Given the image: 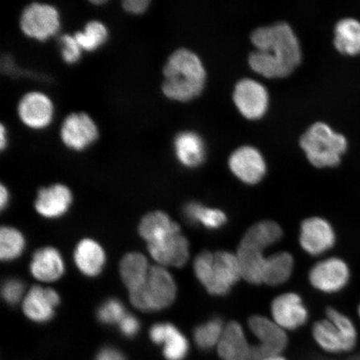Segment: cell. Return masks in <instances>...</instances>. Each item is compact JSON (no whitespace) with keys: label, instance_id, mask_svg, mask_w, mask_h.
Instances as JSON below:
<instances>
[{"label":"cell","instance_id":"40","mask_svg":"<svg viewBox=\"0 0 360 360\" xmlns=\"http://www.w3.org/2000/svg\"><path fill=\"white\" fill-rule=\"evenodd\" d=\"M8 202H10V192L4 184H1V186H0V206H1V210L6 208Z\"/></svg>","mask_w":360,"mask_h":360},{"label":"cell","instance_id":"8","mask_svg":"<svg viewBox=\"0 0 360 360\" xmlns=\"http://www.w3.org/2000/svg\"><path fill=\"white\" fill-rule=\"evenodd\" d=\"M248 328L255 339L259 360L269 355L283 354L289 345L287 332L272 319L263 315H253L248 321Z\"/></svg>","mask_w":360,"mask_h":360},{"label":"cell","instance_id":"13","mask_svg":"<svg viewBox=\"0 0 360 360\" xmlns=\"http://www.w3.org/2000/svg\"><path fill=\"white\" fill-rule=\"evenodd\" d=\"M336 243V233L326 219L312 217L304 220L300 226V244L311 256H319L330 251Z\"/></svg>","mask_w":360,"mask_h":360},{"label":"cell","instance_id":"35","mask_svg":"<svg viewBox=\"0 0 360 360\" xmlns=\"http://www.w3.org/2000/svg\"><path fill=\"white\" fill-rule=\"evenodd\" d=\"M58 42L62 60L67 65H75L80 60L83 49L79 46L74 34H61Z\"/></svg>","mask_w":360,"mask_h":360},{"label":"cell","instance_id":"25","mask_svg":"<svg viewBox=\"0 0 360 360\" xmlns=\"http://www.w3.org/2000/svg\"><path fill=\"white\" fill-rule=\"evenodd\" d=\"M151 267L145 255L129 253L121 260L120 277L129 292L141 287L147 281Z\"/></svg>","mask_w":360,"mask_h":360},{"label":"cell","instance_id":"22","mask_svg":"<svg viewBox=\"0 0 360 360\" xmlns=\"http://www.w3.org/2000/svg\"><path fill=\"white\" fill-rule=\"evenodd\" d=\"M174 151L179 164L188 169L199 167L205 160L204 139L193 131L179 133L174 139Z\"/></svg>","mask_w":360,"mask_h":360},{"label":"cell","instance_id":"14","mask_svg":"<svg viewBox=\"0 0 360 360\" xmlns=\"http://www.w3.org/2000/svg\"><path fill=\"white\" fill-rule=\"evenodd\" d=\"M216 353L221 360H259L255 344L248 339L244 327L237 321L226 323Z\"/></svg>","mask_w":360,"mask_h":360},{"label":"cell","instance_id":"7","mask_svg":"<svg viewBox=\"0 0 360 360\" xmlns=\"http://www.w3.org/2000/svg\"><path fill=\"white\" fill-rule=\"evenodd\" d=\"M20 27L27 37L39 42L46 41L60 31V13L52 4L34 2L22 11Z\"/></svg>","mask_w":360,"mask_h":360},{"label":"cell","instance_id":"16","mask_svg":"<svg viewBox=\"0 0 360 360\" xmlns=\"http://www.w3.org/2000/svg\"><path fill=\"white\" fill-rule=\"evenodd\" d=\"M270 309L273 321L286 332L299 330L309 319L308 309L296 292H285L276 297Z\"/></svg>","mask_w":360,"mask_h":360},{"label":"cell","instance_id":"36","mask_svg":"<svg viewBox=\"0 0 360 360\" xmlns=\"http://www.w3.org/2000/svg\"><path fill=\"white\" fill-rule=\"evenodd\" d=\"M25 285L22 281L11 278L4 283L2 297L8 304H16L20 302L24 295Z\"/></svg>","mask_w":360,"mask_h":360},{"label":"cell","instance_id":"10","mask_svg":"<svg viewBox=\"0 0 360 360\" xmlns=\"http://www.w3.org/2000/svg\"><path fill=\"white\" fill-rule=\"evenodd\" d=\"M350 280V269L344 259L328 258L314 264L309 274V281L315 290L325 294H336L343 290Z\"/></svg>","mask_w":360,"mask_h":360},{"label":"cell","instance_id":"9","mask_svg":"<svg viewBox=\"0 0 360 360\" xmlns=\"http://www.w3.org/2000/svg\"><path fill=\"white\" fill-rule=\"evenodd\" d=\"M98 126L85 112L68 115L60 126V139L70 150L80 152L91 146L98 138Z\"/></svg>","mask_w":360,"mask_h":360},{"label":"cell","instance_id":"34","mask_svg":"<svg viewBox=\"0 0 360 360\" xmlns=\"http://www.w3.org/2000/svg\"><path fill=\"white\" fill-rule=\"evenodd\" d=\"M126 310L121 301L116 299H110L105 301L98 310V321L105 325H115L120 323L124 319Z\"/></svg>","mask_w":360,"mask_h":360},{"label":"cell","instance_id":"27","mask_svg":"<svg viewBox=\"0 0 360 360\" xmlns=\"http://www.w3.org/2000/svg\"><path fill=\"white\" fill-rule=\"evenodd\" d=\"M179 229H181L179 225L168 214L155 211L142 219L139 224V233L147 244H150Z\"/></svg>","mask_w":360,"mask_h":360},{"label":"cell","instance_id":"20","mask_svg":"<svg viewBox=\"0 0 360 360\" xmlns=\"http://www.w3.org/2000/svg\"><path fill=\"white\" fill-rule=\"evenodd\" d=\"M150 336L155 344L163 345L164 356L167 360H184L190 352V342L173 323H156L152 326Z\"/></svg>","mask_w":360,"mask_h":360},{"label":"cell","instance_id":"4","mask_svg":"<svg viewBox=\"0 0 360 360\" xmlns=\"http://www.w3.org/2000/svg\"><path fill=\"white\" fill-rule=\"evenodd\" d=\"M300 146L314 167H336L347 150V139L333 130L330 125L316 122L300 137Z\"/></svg>","mask_w":360,"mask_h":360},{"label":"cell","instance_id":"17","mask_svg":"<svg viewBox=\"0 0 360 360\" xmlns=\"http://www.w3.org/2000/svg\"><path fill=\"white\" fill-rule=\"evenodd\" d=\"M229 169L236 176L248 184H256L266 174L267 165L257 148L242 146L232 153L229 159Z\"/></svg>","mask_w":360,"mask_h":360},{"label":"cell","instance_id":"11","mask_svg":"<svg viewBox=\"0 0 360 360\" xmlns=\"http://www.w3.org/2000/svg\"><path fill=\"white\" fill-rule=\"evenodd\" d=\"M17 114L26 127L34 130L47 128L55 115V106L47 94L30 91L20 98L17 105Z\"/></svg>","mask_w":360,"mask_h":360},{"label":"cell","instance_id":"5","mask_svg":"<svg viewBox=\"0 0 360 360\" xmlns=\"http://www.w3.org/2000/svg\"><path fill=\"white\" fill-rule=\"evenodd\" d=\"M326 318L314 323L313 339L327 354H338L351 352L357 345L356 326L347 315L328 307Z\"/></svg>","mask_w":360,"mask_h":360},{"label":"cell","instance_id":"21","mask_svg":"<svg viewBox=\"0 0 360 360\" xmlns=\"http://www.w3.org/2000/svg\"><path fill=\"white\" fill-rule=\"evenodd\" d=\"M30 270L32 276L39 281L55 282L64 276L65 261L56 248L44 247L34 254Z\"/></svg>","mask_w":360,"mask_h":360},{"label":"cell","instance_id":"6","mask_svg":"<svg viewBox=\"0 0 360 360\" xmlns=\"http://www.w3.org/2000/svg\"><path fill=\"white\" fill-rule=\"evenodd\" d=\"M129 292L134 307L145 312L160 311L169 307L177 295L174 278L165 267H151L147 281Z\"/></svg>","mask_w":360,"mask_h":360},{"label":"cell","instance_id":"39","mask_svg":"<svg viewBox=\"0 0 360 360\" xmlns=\"http://www.w3.org/2000/svg\"><path fill=\"white\" fill-rule=\"evenodd\" d=\"M96 360H124V357L119 350L112 348H105L98 353Z\"/></svg>","mask_w":360,"mask_h":360},{"label":"cell","instance_id":"37","mask_svg":"<svg viewBox=\"0 0 360 360\" xmlns=\"http://www.w3.org/2000/svg\"><path fill=\"white\" fill-rule=\"evenodd\" d=\"M121 333L127 337H133L139 330V322L133 315L127 314L119 323Z\"/></svg>","mask_w":360,"mask_h":360},{"label":"cell","instance_id":"1","mask_svg":"<svg viewBox=\"0 0 360 360\" xmlns=\"http://www.w3.org/2000/svg\"><path fill=\"white\" fill-rule=\"evenodd\" d=\"M250 39L256 51L250 53L249 64L264 77H286L302 60L299 39L286 22L259 27Z\"/></svg>","mask_w":360,"mask_h":360},{"label":"cell","instance_id":"26","mask_svg":"<svg viewBox=\"0 0 360 360\" xmlns=\"http://www.w3.org/2000/svg\"><path fill=\"white\" fill-rule=\"evenodd\" d=\"M184 215L188 222L200 225L209 231H218L228 221L227 215L224 211L211 208L199 202H191L184 206Z\"/></svg>","mask_w":360,"mask_h":360},{"label":"cell","instance_id":"29","mask_svg":"<svg viewBox=\"0 0 360 360\" xmlns=\"http://www.w3.org/2000/svg\"><path fill=\"white\" fill-rule=\"evenodd\" d=\"M334 43L338 51L348 56L360 53V22L357 20H341L335 29Z\"/></svg>","mask_w":360,"mask_h":360},{"label":"cell","instance_id":"33","mask_svg":"<svg viewBox=\"0 0 360 360\" xmlns=\"http://www.w3.org/2000/svg\"><path fill=\"white\" fill-rule=\"evenodd\" d=\"M25 238L17 229L4 226L0 231V258L3 261H12L24 253Z\"/></svg>","mask_w":360,"mask_h":360},{"label":"cell","instance_id":"15","mask_svg":"<svg viewBox=\"0 0 360 360\" xmlns=\"http://www.w3.org/2000/svg\"><path fill=\"white\" fill-rule=\"evenodd\" d=\"M233 97L238 110L247 119L258 120L268 110L267 89L255 79H243L238 81Z\"/></svg>","mask_w":360,"mask_h":360},{"label":"cell","instance_id":"31","mask_svg":"<svg viewBox=\"0 0 360 360\" xmlns=\"http://www.w3.org/2000/svg\"><path fill=\"white\" fill-rule=\"evenodd\" d=\"M224 323L219 317H214L198 326L193 330V342L202 351L217 348L224 334Z\"/></svg>","mask_w":360,"mask_h":360},{"label":"cell","instance_id":"42","mask_svg":"<svg viewBox=\"0 0 360 360\" xmlns=\"http://www.w3.org/2000/svg\"><path fill=\"white\" fill-rule=\"evenodd\" d=\"M260 360H289L283 354H274L269 355V356L264 357Z\"/></svg>","mask_w":360,"mask_h":360},{"label":"cell","instance_id":"38","mask_svg":"<svg viewBox=\"0 0 360 360\" xmlns=\"http://www.w3.org/2000/svg\"><path fill=\"white\" fill-rule=\"evenodd\" d=\"M150 4V0H124L122 8L127 13L141 15L147 11Z\"/></svg>","mask_w":360,"mask_h":360},{"label":"cell","instance_id":"28","mask_svg":"<svg viewBox=\"0 0 360 360\" xmlns=\"http://www.w3.org/2000/svg\"><path fill=\"white\" fill-rule=\"evenodd\" d=\"M294 266V258L288 252H278L269 256L265 261L263 283L269 286L283 285L290 280Z\"/></svg>","mask_w":360,"mask_h":360},{"label":"cell","instance_id":"18","mask_svg":"<svg viewBox=\"0 0 360 360\" xmlns=\"http://www.w3.org/2000/svg\"><path fill=\"white\" fill-rule=\"evenodd\" d=\"M60 297L51 288L34 286L22 300L25 316L36 323H46L53 317Z\"/></svg>","mask_w":360,"mask_h":360},{"label":"cell","instance_id":"23","mask_svg":"<svg viewBox=\"0 0 360 360\" xmlns=\"http://www.w3.org/2000/svg\"><path fill=\"white\" fill-rule=\"evenodd\" d=\"M74 259L84 276L93 278L98 276L105 268L106 254L100 243L92 238H84L75 248Z\"/></svg>","mask_w":360,"mask_h":360},{"label":"cell","instance_id":"24","mask_svg":"<svg viewBox=\"0 0 360 360\" xmlns=\"http://www.w3.org/2000/svg\"><path fill=\"white\" fill-rule=\"evenodd\" d=\"M264 250L259 247L240 243L237 258L240 264L242 278L251 285H262L263 272L267 257H264Z\"/></svg>","mask_w":360,"mask_h":360},{"label":"cell","instance_id":"30","mask_svg":"<svg viewBox=\"0 0 360 360\" xmlns=\"http://www.w3.org/2000/svg\"><path fill=\"white\" fill-rule=\"evenodd\" d=\"M283 233L281 225L271 220H263L251 226L241 242L260 248L264 250L281 241Z\"/></svg>","mask_w":360,"mask_h":360},{"label":"cell","instance_id":"41","mask_svg":"<svg viewBox=\"0 0 360 360\" xmlns=\"http://www.w3.org/2000/svg\"><path fill=\"white\" fill-rule=\"evenodd\" d=\"M8 145V132L3 124L0 125V150H4Z\"/></svg>","mask_w":360,"mask_h":360},{"label":"cell","instance_id":"2","mask_svg":"<svg viewBox=\"0 0 360 360\" xmlns=\"http://www.w3.org/2000/svg\"><path fill=\"white\" fill-rule=\"evenodd\" d=\"M161 90L169 100L188 102L200 96L206 81V70L199 56L191 49L174 51L163 69Z\"/></svg>","mask_w":360,"mask_h":360},{"label":"cell","instance_id":"3","mask_svg":"<svg viewBox=\"0 0 360 360\" xmlns=\"http://www.w3.org/2000/svg\"><path fill=\"white\" fill-rule=\"evenodd\" d=\"M193 272L210 295L219 297L227 295L242 278L236 254L224 250L201 252Z\"/></svg>","mask_w":360,"mask_h":360},{"label":"cell","instance_id":"44","mask_svg":"<svg viewBox=\"0 0 360 360\" xmlns=\"http://www.w3.org/2000/svg\"><path fill=\"white\" fill-rule=\"evenodd\" d=\"M358 315H359V317L360 319V304H359V307H358Z\"/></svg>","mask_w":360,"mask_h":360},{"label":"cell","instance_id":"43","mask_svg":"<svg viewBox=\"0 0 360 360\" xmlns=\"http://www.w3.org/2000/svg\"><path fill=\"white\" fill-rule=\"evenodd\" d=\"M91 3L93 4H105V1H103V0H101V1H91Z\"/></svg>","mask_w":360,"mask_h":360},{"label":"cell","instance_id":"12","mask_svg":"<svg viewBox=\"0 0 360 360\" xmlns=\"http://www.w3.org/2000/svg\"><path fill=\"white\" fill-rule=\"evenodd\" d=\"M147 246L148 253L160 266L182 268L190 259V244L187 238L182 235L181 229L150 243Z\"/></svg>","mask_w":360,"mask_h":360},{"label":"cell","instance_id":"32","mask_svg":"<svg viewBox=\"0 0 360 360\" xmlns=\"http://www.w3.org/2000/svg\"><path fill=\"white\" fill-rule=\"evenodd\" d=\"M74 36L83 51L93 52L107 42L109 30L101 21L93 20L87 22L83 30L77 31Z\"/></svg>","mask_w":360,"mask_h":360},{"label":"cell","instance_id":"19","mask_svg":"<svg viewBox=\"0 0 360 360\" xmlns=\"http://www.w3.org/2000/svg\"><path fill=\"white\" fill-rule=\"evenodd\" d=\"M73 202L69 187L62 184L41 188L37 193L34 207L39 215L46 219H58L65 215Z\"/></svg>","mask_w":360,"mask_h":360}]
</instances>
